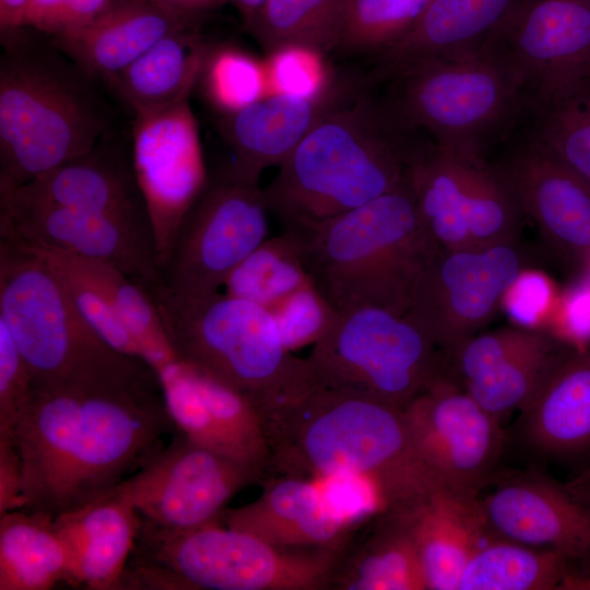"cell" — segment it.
<instances>
[{
  "mask_svg": "<svg viewBox=\"0 0 590 590\" xmlns=\"http://www.w3.org/2000/svg\"><path fill=\"white\" fill-rule=\"evenodd\" d=\"M68 579V555L51 518L23 509L0 515V590H49Z\"/></svg>",
  "mask_w": 590,
  "mask_h": 590,
  "instance_id": "cell-33",
  "label": "cell"
},
{
  "mask_svg": "<svg viewBox=\"0 0 590 590\" xmlns=\"http://www.w3.org/2000/svg\"><path fill=\"white\" fill-rule=\"evenodd\" d=\"M493 535L550 550L571 570L590 576V502L547 477L509 480L481 499Z\"/></svg>",
  "mask_w": 590,
  "mask_h": 590,
  "instance_id": "cell-21",
  "label": "cell"
},
{
  "mask_svg": "<svg viewBox=\"0 0 590 590\" xmlns=\"http://www.w3.org/2000/svg\"><path fill=\"white\" fill-rule=\"evenodd\" d=\"M140 521L127 480L54 518V529L68 555V585L119 590Z\"/></svg>",
  "mask_w": 590,
  "mask_h": 590,
  "instance_id": "cell-25",
  "label": "cell"
},
{
  "mask_svg": "<svg viewBox=\"0 0 590 590\" xmlns=\"http://www.w3.org/2000/svg\"><path fill=\"white\" fill-rule=\"evenodd\" d=\"M371 85L321 119L263 189L285 229L317 226L393 191L434 143Z\"/></svg>",
  "mask_w": 590,
  "mask_h": 590,
  "instance_id": "cell-2",
  "label": "cell"
},
{
  "mask_svg": "<svg viewBox=\"0 0 590 590\" xmlns=\"http://www.w3.org/2000/svg\"><path fill=\"white\" fill-rule=\"evenodd\" d=\"M48 263L71 271L104 293L139 349V356L155 373L176 357L156 308L145 291L116 267L55 248L19 244Z\"/></svg>",
  "mask_w": 590,
  "mask_h": 590,
  "instance_id": "cell-32",
  "label": "cell"
},
{
  "mask_svg": "<svg viewBox=\"0 0 590 590\" xmlns=\"http://www.w3.org/2000/svg\"><path fill=\"white\" fill-rule=\"evenodd\" d=\"M247 21L266 0H232Z\"/></svg>",
  "mask_w": 590,
  "mask_h": 590,
  "instance_id": "cell-52",
  "label": "cell"
},
{
  "mask_svg": "<svg viewBox=\"0 0 590 590\" xmlns=\"http://www.w3.org/2000/svg\"><path fill=\"white\" fill-rule=\"evenodd\" d=\"M318 388L403 408L441 371L444 353L408 315L377 306L332 311L308 357Z\"/></svg>",
  "mask_w": 590,
  "mask_h": 590,
  "instance_id": "cell-10",
  "label": "cell"
},
{
  "mask_svg": "<svg viewBox=\"0 0 590 590\" xmlns=\"http://www.w3.org/2000/svg\"><path fill=\"white\" fill-rule=\"evenodd\" d=\"M565 344L547 332L535 345L510 356L461 387L487 412L500 418L528 403Z\"/></svg>",
  "mask_w": 590,
  "mask_h": 590,
  "instance_id": "cell-36",
  "label": "cell"
},
{
  "mask_svg": "<svg viewBox=\"0 0 590 590\" xmlns=\"http://www.w3.org/2000/svg\"><path fill=\"white\" fill-rule=\"evenodd\" d=\"M0 239L103 261L139 285L160 282L151 225L69 209L0 202Z\"/></svg>",
  "mask_w": 590,
  "mask_h": 590,
  "instance_id": "cell-18",
  "label": "cell"
},
{
  "mask_svg": "<svg viewBox=\"0 0 590 590\" xmlns=\"http://www.w3.org/2000/svg\"><path fill=\"white\" fill-rule=\"evenodd\" d=\"M311 283L290 234L266 239L227 276L225 293L267 309Z\"/></svg>",
  "mask_w": 590,
  "mask_h": 590,
  "instance_id": "cell-37",
  "label": "cell"
},
{
  "mask_svg": "<svg viewBox=\"0 0 590 590\" xmlns=\"http://www.w3.org/2000/svg\"><path fill=\"white\" fill-rule=\"evenodd\" d=\"M50 266L60 274L76 308L95 332L115 350L140 358L135 341L109 298L75 273Z\"/></svg>",
  "mask_w": 590,
  "mask_h": 590,
  "instance_id": "cell-42",
  "label": "cell"
},
{
  "mask_svg": "<svg viewBox=\"0 0 590 590\" xmlns=\"http://www.w3.org/2000/svg\"><path fill=\"white\" fill-rule=\"evenodd\" d=\"M31 0H0V34L26 27Z\"/></svg>",
  "mask_w": 590,
  "mask_h": 590,
  "instance_id": "cell-49",
  "label": "cell"
},
{
  "mask_svg": "<svg viewBox=\"0 0 590 590\" xmlns=\"http://www.w3.org/2000/svg\"><path fill=\"white\" fill-rule=\"evenodd\" d=\"M486 43L506 62L526 109L590 101L589 0H518Z\"/></svg>",
  "mask_w": 590,
  "mask_h": 590,
  "instance_id": "cell-13",
  "label": "cell"
},
{
  "mask_svg": "<svg viewBox=\"0 0 590 590\" xmlns=\"http://www.w3.org/2000/svg\"><path fill=\"white\" fill-rule=\"evenodd\" d=\"M583 276L590 282V260H589V263H588V267L586 269Z\"/></svg>",
  "mask_w": 590,
  "mask_h": 590,
  "instance_id": "cell-54",
  "label": "cell"
},
{
  "mask_svg": "<svg viewBox=\"0 0 590 590\" xmlns=\"http://www.w3.org/2000/svg\"><path fill=\"white\" fill-rule=\"evenodd\" d=\"M589 2H590V0H589Z\"/></svg>",
  "mask_w": 590,
  "mask_h": 590,
  "instance_id": "cell-55",
  "label": "cell"
},
{
  "mask_svg": "<svg viewBox=\"0 0 590 590\" xmlns=\"http://www.w3.org/2000/svg\"><path fill=\"white\" fill-rule=\"evenodd\" d=\"M267 474L189 439L179 429L127 479L143 523L184 530L219 518L228 502Z\"/></svg>",
  "mask_w": 590,
  "mask_h": 590,
  "instance_id": "cell-15",
  "label": "cell"
},
{
  "mask_svg": "<svg viewBox=\"0 0 590 590\" xmlns=\"http://www.w3.org/2000/svg\"><path fill=\"white\" fill-rule=\"evenodd\" d=\"M131 148L160 262L181 217L209 178L189 101L134 115Z\"/></svg>",
  "mask_w": 590,
  "mask_h": 590,
  "instance_id": "cell-17",
  "label": "cell"
},
{
  "mask_svg": "<svg viewBox=\"0 0 590 590\" xmlns=\"http://www.w3.org/2000/svg\"><path fill=\"white\" fill-rule=\"evenodd\" d=\"M340 555L276 546L219 518L184 530L140 521L127 565L140 589L329 590Z\"/></svg>",
  "mask_w": 590,
  "mask_h": 590,
  "instance_id": "cell-8",
  "label": "cell"
},
{
  "mask_svg": "<svg viewBox=\"0 0 590 590\" xmlns=\"http://www.w3.org/2000/svg\"><path fill=\"white\" fill-rule=\"evenodd\" d=\"M0 202L83 211L152 226L131 144L122 146L109 132L86 154L0 196Z\"/></svg>",
  "mask_w": 590,
  "mask_h": 590,
  "instance_id": "cell-22",
  "label": "cell"
},
{
  "mask_svg": "<svg viewBox=\"0 0 590 590\" xmlns=\"http://www.w3.org/2000/svg\"><path fill=\"white\" fill-rule=\"evenodd\" d=\"M0 322L26 362L35 388L90 387L157 376L105 342L44 259L0 239Z\"/></svg>",
  "mask_w": 590,
  "mask_h": 590,
  "instance_id": "cell-7",
  "label": "cell"
},
{
  "mask_svg": "<svg viewBox=\"0 0 590 590\" xmlns=\"http://www.w3.org/2000/svg\"><path fill=\"white\" fill-rule=\"evenodd\" d=\"M34 388L26 362L0 322V439L13 440Z\"/></svg>",
  "mask_w": 590,
  "mask_h": 590,
  "instance_id": "cell-45",
  "label": "cell"
},
{
  "mask_svg": "<svg viewBox=\"0 0 590 590\" xmlns=\"http://www.w3.org/2000/svg\"><path fill=\"white\" fill-rule=\"evenodd\" d=\"M559 590H590V576L583 578H567Z\"/></svg>",
  "mask_w": 590,
  "mask_h": 590,
  "instance_id": "cell-53",
  "label": "cell"
},
{
  "mask_svg": "<svg viewBox=\"0 0 590 590\" xmlns=\"http://www.w3.org/2000/svg\"><path fill=\"white\" fill-rule=\"evenodd\" d=\"M401 116L435 144L485 156L489 141L526 109L515 79L488 44L405 64L386 79Z\"/></svg>",
  "mask_w": 590,
  "mask_h": 590,
  "instance_id": "cell-9",
  "label": "cell"
},
{
  "mask_svg": "<svg viewBox=\"0 0 590 590\" xmlns=\"http://www.w3.org/2000/svg\"><path fill=\"white\" fill-rule=\"evenodd\" d=\"M22 507L20 455L13 440L0 439V515Z\"/></svg>",
  "mask_w": 590,
  "mask_h": 590,
  "instance_id": "cell-48",
  "label": "cell"
},
{
  "mask_svg": "<svg viewBox=\"0 0 590 590\" xmlns=\"http://www.w3.org/2000/svg\"><path fill=\"white\" fill-rule=\"evenodd\" d=\"M175 429L158 377L34 388L13 438L22 509L54 519L93 500L138 472Z\"/></svg>",
  "mask_w": 590,
  "mask_h": 590,
  "instance_id": "cell-1",
  "label": "cell"
},
{
  "mask_svg": "<svg viewBox=\"0 0 590 590\" xmlns=\"http://www.w3.org/2000/svg\"><path fill=\"white\" fill-rule=\"evenodd\" d=\"M268 310L274 317L281 338L290 351L314 344L332 316V309L312 283Z\"/></svg>",
  "mask_w": 590,
  "mask_h": 590,
  "instance_id": "cell-43",
  "label": "cell"
},
{
  "mask_svg": "<svg viewBox=\"0 0 590 590\" xmlns=\"http://www.w3.org/2000/svg\"><path fill=\"white\" fill-rule=\"evenodd\" d=\"M570 576L558 554L492 534L465 565L457 590H552Z\"/></svg>",
  "mask_w": 590,
  "mask_h": 590,
  "instance_id": "cell-34",
  "label": "cell"
},
{
  "mask_svg": "<svg viewBox=\"0 0 590 590\" xmlns=\"http://www.w3.org/2000/svg\"><path fill=\"white\" fill-rule=\"evenodd\" d=\"M258 178L232 165L209 176L160 259V283L189 296L217 292L266 239L269 211Z\"/></svg>",
  "mask_w": 590,
  "mask_h": 590,
  "instance_id": "cell-11",
  "label": "cell"
},
{
  "mask_svg": "<svg viewBox=\"0 0 590 590\" xmlns=\"http://www.w3.org/2000/svg\"><path fill=\"white\" fill-rule=\"evenodd\" d=\"M406 514L427 589L457 590L460 576L491 533L479 497L440 491Z\"/></svg>",
  "mask_w": 590,
  "mask_h": 590,
  "instance_id": "cell-29",
  "label": "cell"
},
{
  "mask_svg": "<svg viewBox=\"0 0 590 590\" xmlns=\"http://www.w3.org/2000/svg\"><path fill=\"white\" fill-rule=\"evenodd\" d=\"M578 497L590 502V471L583 473L577 482L568 486Z\"/></svg>",
  "mask_w": 590,
  "mask_h": 590,
  "instance_id": "cell-51",
  "label": "cell"
},
{
  "mask_svg": "<svg viewBox=\"0 0 590 590\" xmlns=\"http://www.w3.org/2000/svg\"><path fill=\"white\" fill-rule=\"evenodd\" d=\"M0 196L90 152L110 129L95 79L31 27L2 33Z\"/></svg>",
  "mask_w": 590,
  "mask_h": 590,
  "instance_id": "cell-4",
  "label": "cell"
},
{
  "mask_svg": "<svg viewBox=\"0 0 590 590\" xmlns=\"http://www.w3.org/2000/svg\"><path fill=\"white\" fill-rule=\"evenodd\" d=\"M551 334L559 340L586 346L590 342V282L583 276L559 295L548 321Z\"/></svg>",
  "mask_w": 590,
  "mask_h": 590,
  "instance_id": "cell-47",
  "label": "cell"
},
{
  "mask_svg": "<svg viewBox=\"0 0 590 590\" xmlns=\"http://www.w3.org/2000/svg\"><path fill=\"white\" fill-rule=\"evenodd\" d=\"M199 23L153 0H117L88 25L50 37L82 71L107 82L170 32Z\"/></svg>",
  "mask_w": 590,
  "mask_h": 590,
  "instance_id": "cell-26",
  "label": "cell"
},
{
  "mask_svg": "<svg viewBox=\"0 0 590 590\" xmlns=\"http://www.w3.org/2000/svg\"><path fill=\"white\" fill-rule=\"evenodd\" d=\"M168 413L192 441L267 474L272 450L251 403L210 374L179 359L156 373Z\"/></svg>",
  "mask_w": 590,
  "mask_h": 590,
  "instance_id": "cell-20",
  "label": "cell"
},
{
  "mask_svg": "<svg viewBox=\"0 0 590 590\" xmlns=\"http://www.w3.org/2000/svg\"><path fill=\"white\" fill-rule=\"evenodd\" d=\"M422 227L436 249L518 239L524 215L497 164L433 143L412 169Z\"/></svg>",
  "mask_w": 590,
  "mask_h": 590,
  "instance_id": "cell-12",
  "label": "cell"
},
{
  "mask_svg": "<svg viewBox=\"0 0 590 590\" xmlns=\"http://www.w3.org/2000/svg\"><path fill=\"white\" fill-rule=\"evenodd\" d=\"M535 117L532 135L590 185V101L545 109Z\"/></svg>",
  "mask_w": 590,
  "mask_h": 590,
  "instance_id": "cell-40",
  "label": "cell"
},
{
  "mask_svg": "<svg viewBox=\"0 0 590 590\" xmlns=\"http://www.w3.org/2000/svg\"><path fill=\"white\" fill-rule=\"evenodd\" d=\"M198 83L221 116L239 111L269 94L263 60L234 46H211Z\"/></svg>",
  "mask_w": 590,
  "mask_h": 590,
  "instance_id": "cell-39",
  "label": "cell"
},
{
  "mask_svg": "<svg viewBox=\"0 0 590 590\" xmlns=\"http://www.w3.org/2000/svg\"><path fill=\"white\" fill-rule=\"evenodd\" d=\"M117 0H31L26 27L50 37L78 31L97 19Z\"/></svg>",
  "mask_w": 590,
  "mask_h": 590,
  "instance_id": "cell-46",
  "label": "cell"
},
{
  "mask_svg": "<svg viewBox=\"0 0 590 590\" xmlns=\"http://www.w3.org/2000/svg\"><path fill=\"white\" fill-rule=\"evenodd\" d=\"M347 0H266L246 24L266 54L298 44L335 51Z\"/></svg>",
  "mask_w": 590,
  "mask_h": 590,
  "instance_id": "cell-35",
  "label": "cell"
},
{
  "mask_svg": "<svg viewBox=\"0 0 590 590\" xmlns=\"http://www.w3.org/2000/svg\"><path fill=\"white\" fill-rule=\"evenodd\" d=\"M518 0H429L409 32L376 57L369 78L385 81L411 62L448 57L481 47Z\"/></svg>",
  "mask_w": 590,
  "mask_h": 590,
  "instance_id": "cell-28",
  "label": "cell"
},
{
  "mask_svg": "<svg viewBox=\"0 0 590 590\" xmlns=\"http://www.w3.org/2000/svg\"><path fill=\"white\" fill-rule=\"evenodd\" d=\"M368 80L338 72L329 88L317 96L268 95L222 115L219 130L233 152L231 165L260 179L264 168L280 166L321 119L367 86Z\"/></svg>",
  "mask_w": 590,
  "mask_h": 590,
  "instance_id": "cell-23",
  "label": "cell"
},
{
  "mask_svg": "<svg viewBox=\"0 0 590 590\" xmlns=\"http://www.w3.org/2000/svg\"><path fill=\"white\" fill-rule=\"evenodd\" d=\"M327 54L305 45L288 44L267 52L264 62L268 95L312 97L323 93L335 79Z\"/></svg>",
  "mask_w": 590,
  "mask_h": 590,
  "instance_id": "cell-41",
  "label": "cell"
},
{
  "mask_svg": "<svg viewBox=\"0 0 590 590\" xmlns=\"http://www.w3.org/2000/svg\"><path fill=\"white\" fill-rule=\"evenodd\" d=\"M219 520L276 546L340 553L349 546L356 527L330 504L314 480L294 474L266 477L256 500L224 508Z\"/></svg>",
  "mask_w": 590,
  "mask_h": 590,
  "instance_id": "cell-24",
  "label": "cell"
},
{
  "mask_svg": "<svg viewBox=\"0 0 590 590\" xmlns=\"http://www.w3.org/2000/svg\"><path fill=\"white\" fill-rule=\"evenodd\" d=\"M268 439L271 471L363 480L377 492L384 512L410 510L446 491L416 450L402 408L385 402L318 388Z\"/></svg>",
  "mask_w": 590,
  "mask_h": 590,
  "instance_id": "cell-3",
  "label": "cell"
},
{
  "mask_svg": "<svg viewBox=\"0 0 590 590\" xmlns=\"http://www.w3.org/2000/svg\"><path fill=\"white\" fill-rule=\"evenodd\" d=\"M285 232L332 311L377 306L408 314L418 278L436 250L420 222L411 177L317 226Z\"/></svg>",
  "mask_w": 590,
  "mask_h": 590,
  "instance_id": "cell-6",
  "label": "cell"
},
{
  "mask_svg": "<svg viewBox=\"0 0 590 590\" xmlns=\"http://www.w3.org/2000/svg\"><path fill=\"white\" fill-rule=\"evenodd\" d=\"M177 359L229 386L257 410L266 432L318 389L307 358L292 354L263 306L214 292L189 296L141 285Z\"/></svg>",
  "mask_w": 590,
  "mask_h": 590,
  "instance_id": "cell-5",
  "label": "cell"
},
{
  "mask_svg": "<svg viewBox=\"0 0 590 590\" xmlns=\"http://www.w3.org/2000/svg\"><path fill=\"white\" fill-rule=\"evenodd\" d=\"M429 0H347L335 52L377 57L413 26Z\"/></svg>",
  "mask_w": 590,
  "mask_h": 590,
  "instance_id": "cell-38",
  "label": "cell"
},
{
  "mask_svg": "<svg viewBox=\"0 0 590 590\" xmlns=\"http://www.w3.org/2000/svg\"><path fill=\"white\" fill-rule=\"evenodd\" d=\"M531 448L557 459L590 457V346L566 343L520 410Z\"/></svg>",
  "mask_w": 590,
  "mask_h": 590,
  "instance_id": "cell-27",
  "label": "cell"
},
{
  "mask_svg": "<svg viewBox=\"0 0 590 590\" xmlns=\"http://www.w3.org/2000/svg\"><path fill=\"white\" fill-rule=\"evenodd\" d=\"M560 293L552 279L532 267L522 270L506 290L502 308L517 327H547Z\"/></svg>",
  "mask_w": 590,
  "mask_h": 590,
  "instance_id": "cell-44",
  "label": "cell"
},
{
  "mask_svg": "<svg viewBox=\"0 0 590 590\" xmlns=\"http://www.w3.org/2000/svg\"><path fill=\"white\" fill-rule=\"evenodd\" d=\"M530 263L518 239L436 249L418 278L408 315L447 353L488 324L508 286Z\"/></svg>",
  "mask_w": 590,
  "mask_h": 590,
  "instance_id": "cell-14",
  "label": "cell"
},
{
  "mask_svg": "<svg viewBox=\"0 0 590 590\" xmlns=\"http://www.w3.org/2000/svg\"><path fill=\"white\" fill-rule=\"evenodd\" d=\"M402 411L416 450L442 487L479 497L503 449L499 418L444 373Z\"/></svg>",
  "mask_w": 590,
  "mask_h": 590,
  "instance_id": "cell-16",
  "label": "cell"
},
{
  "mask_svg": "<svg viewBox=\"0 0 590 590\" xmlns=\"http://www.w3.org/2000/svg\"><path fill=\"white\" fill-rule=\"evenodd\" d=\"M496 164L547 250L567 269L585 274L590 260V185L533 135Z\"/></svg>",
  "mask_w": 590,
  "mask_h": 590,
  "instance_id": "cell-19",
  "label": "cell"
},
{
  "mask_svg": "<svg viewBox=\"0 0 590 590\" xmlns=\"http://www.w3.org/2000/svg\"><path fill=\"white\" fill-rule=\"evenodd\" d=\"M158 3L172 7L185 13L200 16L206 8L203 5L201 0H153Z\"/></svg>",
  "mask_w": 590,
  "mask_h": 590,
  "instance_id": "cell-50",
  "label": "cell"
},
{
  "mask_svg": "<svg viewBox=\"0 0 590 590\" xmlns=\"http://www.w3.org/2000/svg\"><path fill=\"white\" fill-rule=\"evenodd\" d=\"M210 48L199 23L181 26L156 42L106 84L134 115L189 101Z\"/></svg>",
  "mask_w": 590,
  "mask_h": 590,
  "instance_id": "cell-30",
  "label": "cell"
},
{
  "mask_svg": "<svg viewBox=\"0 0 590 590\" xmlns=\"http://www.w3.org/2000/svg\"><path fill=\"white\" fill-rule=\"evenodd\" d=\"M369 534L340 555L330 590H425L427 583L404 511H385Z\"/></svg>",
  "mask_w": 590,
  "mask_h": 590,
  "instance_id": "cell-31",
  "label": "cell"
}]
</instances>
